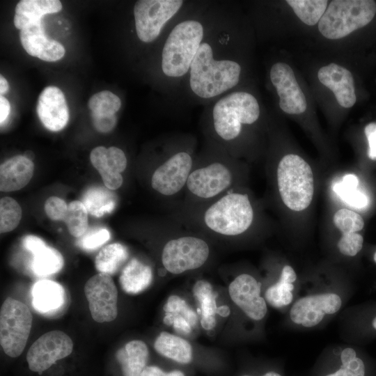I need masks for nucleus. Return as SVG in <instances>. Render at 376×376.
<instances>
[{
    "label": "nucleus",
    "mask_w": 376,
    "mask_h": 376,
    "mask_svg": "<svg viewBox=\"0 0 376 376\" xmlns=\"http://www.w3.org/2000/svg\"><path fill=\"white\" fill-rule=\"evenodd\" d=\"M190 69V87L203 98L217 96L235 86L241 72L240 65L233 61L214 60L206 42L201 44Z\"/></svg>",
    "instance_id": "obj_1"
},
{
    "label": "nucleus",
    "mask_w": 376,
    "mask_h": 376,
    "mask_svg": "<svg viewBox=\"0 0 376 376\" xmlns=\"http://www.w3.org/2000/svg\"><path fill=\"white\" fill-rule=\"evenodd\" d=\"M281 198L290 210L300 212L311 205L314 195V177L310 165L295 154L285 155L277 167Z\"/></svg>",
    "instance_id": "obj_2"
},
{
    "label": "nucleus",
    "mask_w": 376,
    "mask_h": 376,
    "mask_svg": "<svg viewBox=\"0 0 376 376\" xmlns=\"http://www.w3.org/2000/svg\"><path fill=\"white\" fill-rule=\"evenodd\" d=\"M203 36L201 24L185 20L176 25L169 34L163 48L162 68L171 77L185 75L201 45Z\"/></svg>",
    "instance_id": "obj_3"
},
{
    "label": "nucleus",
    "mask_w": 376,
    "mask_h": 376,
    "mask_svg": "<svg viewBox=\"0 0 376 376\" xmlns=\"http://www.w3.org/2000/svg\"><path fill=\"white\" fill-rule=\"evenodd\" d=\"M344 299L336 288H313L296 296L288 309V319L297 327H318L340 311Z\"/></svg>",
    "instance_id": "obj_4"
},
{
    "label": "nucleus",
    "mask_w": 376,
    "mask_h": 376,
    "mask_svg": "<svg viewBox=\"0 0 376 376\" xmlns=\"http://www.w3.org/2000/svg\"><path fill=\"white\" fill-rule=\"evenodd\" d=\"M375 13V1H331L319 21L318 29L328 39H340L367 25Z\"/></svg>",
    "instance_id": "obj_5"
},
{
    "label": "nucleus",
    "mask_w": 376,
    "mask_h": 376,
    "mask_svg": "<svg viewBox=\"0 0 376 376\" xmlns=\"http://www.w3.org/2000/svg\"><path fill=\"white\" fill-rule=\"evenodd\" d=\"M253 210L246 194L230 193L205 212L204 221L212 230L228 236L243 233L251 225Z\"/></svg>",
    "instance_id": "obj_6"
},
{
    "label": "nucleus",
    "mask_w": 376,
    "mask_h": 376,
    "mask_svg": "<svg viewBox=\"0 0 376 376\" xmlns=\"http://www.w3.org/2000/svg\"><path fill=\"white\" fill-rule=\"evenodd\" d=\"M260 115L256 99L246 92L230 93L219 100L213 109L214 127L224 140L235 139L240 133L242 124H252Z\"/></svg>",
    "instance_id": "obj_7"
},
{
    "label": "nucleus",
    "mask_w": 376,
    "mask_h": 376,
    "mask_svg": "<svg viewBox=\"0 0 376 376\" xmlns=\"http://www.w3.org/2000/svg\"><path fill=\"white\" fill-rule=\"evenodd\" d=\"M32 315L23 302L8 297L0 312V343L6 355L17 357L24 351L32 325Z\"/></svg>",
    "instance_id": "obj_8"
},
{
    "label": "nucleus",
    "mask_w": 376,
    "mask_h": 376,
    "mask_svg": "<svg viewBox=\"0 0 376 376\" xmlns=\"http://www.w3.org/2000/svg\"><path fill=\"white\" fill-rule=\"evenodd\" d=\"M311 376H376V362L354 347H340L318 361Z\"/></svg>",
    "instance_id": "obj_9"
},
{
    "label": "nucleus",
    "mask_w": 376,
    "mask_h": 376,
    "mask_svg": "<svg viewBox=\"0 0 376 376\" xmlns=\"http://www.w3.org/2000/svg\"><path fill=\"white\" fill-rule=\"evenodd\" d=\"M209 253V246L202 239L181 237L165 244L162 261L168 272L178 274L200 267L207 260Z\"/></svg>",
    "instance_id": "obj_10"
},
{
    "label": "nucleus",
    "mask_w": 376,
    "mask_h": 376,
    "mask_svg": "<svg viewBox=\"0 0 376 376\" xmlns=\"http://www.w3.org/2000/svg\"><path fill=\"white\" fill-rule=\"evenodd\" d=\"M180 0H140L134 7L138 38L144 42L155 40L162 26L176 14L182 5Z\"/></svg>",
    "instance_id": "obj_11"
},
{
    "label": "nucleus",
    "mask_w": 376,
    "mask_h": 376,
    "mask_svg": "<svg viewBox=\"0 0 376 376\" xmlns=\"http://www.w3.org/2000/svg\"><path fill=\"white\" fill-rule=\"evenodd\" d=\"M84 293L92 318L97 322H109L118 315V290L111 275L98 273L85 283Z\"/></svg>",
    "instance_id": "obj_12"
},
{
    "label": "nucleus",
    "mask_w": 376,
    "mask_h": 376,
    "mask_svg": "<svg viewBox=\"0 0 376 376\" xmlns=\"http://www.w3.org/2000/svg\"><path fill=\"white\" fill-rule=\"evenodd\" d=\"M73 350L70 336L61 331H51L39 337L26 354L29 368L41 374L58 360L65 358Z\"/></svg>",
    "instance_id": "obj_13"
},
{
    "label": "nucleus",
    "mask_w": 376,
    "mask_h": 376,
    "mask_svg": "<svg viewBox=\"0 0 376 376\" xmlns=\"http://www.w3.org/2000/svg\"><path fill=\"white\" fill-rule=\"evenodd\" d=\"M191 167L192 159L187 152L173 155L152 174V187L165 196L178 193L187 184Z\"/></svg>",
    "instance_id": "obj_14"
},
{
    "label": "nucleus",
    "mask_w": 376,
    "mask_h": 376,
    "mask_svg": "<svg viewBox=\"0 0 376 376\" xmlns=\"http://www.w3.org/2000/svg\"><path fill=\"white\" fill-rule=\"evenodd\" d=\"M232 301L250 319L260 321L267 312V301L261 296V283L248 274L237 276L229 285Z\"/></svg>",
    "instance_id": "obj_15"
},
{
    "label": "nucleus",
    "mask_w": 376,
    "mask_h": 376,
    "mask_svg": "<svg viewBox=\"0 0 376 376\" xmlns=\"http://www.w3.org/2000/svg\"><path fill=\"white\" fill-rule=\"evenodd\" d=\"M270 79L279 96V106L285 113L299 114L306 109V100L292 68L286 63L272 65Z\"/></svg>",
    "instance_id": "obj_16"
},
{
    "label": "nucleus",
    "mask_w": 376,
    "mask_h": 376,
    "mask_svg": "<svg viewBox=\"0 0 376 376\" xmlns=\"http://www.w3.org/2000/svg\"><path fill=\"white\" fill-rule=\"evenodd\" d=\"M231 182L230 170L223 164L214 162L191 172L186 185L194 195L209 198L224 191Z\"/></svg>",
    "instance_id": "obj_17"
},
{
    "label": "nucleus",
    "mask_w": 376,
    "mask_h": 376,
    "mask_svg": "<svg viewBox=\"0 0 376 376\" xmlns=\"http://www.w3.org/2000/svg\"><path fill=\"white\" fill-rule=\"evenodd\" d=\"M90 159L107 188L115 190L121 187L123 182L121 173L127 166V158L121 149L98 146L92 150Z\"/></svg>",
    "instance_id": "obj_18"
},
{
    "label": "nucleus",
    "mask_w": 376,
    "mask_h": 376,
    "mask_svg": "<svg viewBox=\"0 0 376 376\" xmlns=\"http://www.w3.org/2000/svg\"><path fill=\"white\" fill-rule=\"evenodd\" d=\"M36 111L43 125L50 131L64 128L69 120V110L65 95L56 86H47L40 94Z\"/></svg>",
    "instance_id": "obj_19"
},
{
    "label": "nucleus",
    "mask_w": 376,
    "mask_h": 376,
    "mask_svg": "<svg viewBox=\"0 0 376 376\" xmlns=\"http://www.w3.org/2000/svg\"><path fill=\"white\" fill-rule=\"evenodd\" d=\"M19 39L25 51L31 56L45 61L60 60L65 53L64 47L45 33L42 20L20 30Z\"/></svg>",
    "instance_id": "obj_20"
},
{
    "label": "nucleus",
    "mask_w": 376,
    "mask_h": 376,
    "mask_svg": "<svg viewBox=\"0 0 376 376\" xmlns=\"http://www.w3.org/2000/svg\"><path fill=\"white\" fill-rule=\"evenodd\" d=\"M318 77L320 81L335 95L338 104L345 108L352 107L356 102L354 79L346 68L331 63L321 68Z\"/></svg>",
    "instance_id": "obj_21"
},
{
    "label": "nucleus",
    "mask_w": 376,
    "mask_h": 376,
    "mask_svg": "<svg viewBox=\"0 0 376 376\" xmlns=\"http://www.w3.org/2000/svg\"><path fill=\"white\" fill-rule=\"evenodd\" d=\"M31 296L35 311L46 316L58 313L66 300L64 288L60 283L48 279L35 283L31 290Z\"/></svg>",
    "instance_id": "obj_22"
},
{
    "label": "nucleus",
    "mask_w": 376,
    "mask_h": 376,
    "mask_svg": "<svg viewBox=\"0 0 376 376\" xmlns=\"http://www.w3.org/2000/svg\"><path fill=\"white\" fill-rule=\"evenodd\" d=\"M34 164L24 155L14 156L1 164L0 190L10 192L25 187L32 178Z\"/></svg>",
    "instance_id": "obj_23"
},
{
    "label": "nucleus",
    "mask_w": 376,
    "mask_h": 376,
    "mask_svg": "<svg viewBox=\"0 0 376 376\" xmlns=\"http://www.w3.org/2000/svg\"><path fill=\"white\" fill-rule=\"evenodd\" d=\"M297 280L295 269L285 265L278 280L266 290L264 295L266 301L275 308H290L296 298Z\"/></svg>",
    "instance_id": "obj_24"
},
{
    "label": "nucleus",
    "mask_w": 376,
    "mask_h": 376,
    "mask_svg": "<svg viewBox=\"0 0 376 376\" xmlns=\"http://www.w3.org/2000/svg\"><path fill=\"white\" fill-rule=\"evenodd\" d=\"M62 4L58 0H22L17 4L14 16L15 26L22 30L28 25L42 20L46 14L61 11Z\"/></svg>",
    "instance_id": "obj_25"
},
{
    "label": "nucleus",
    "mask_w": 376,
    "mask_h": 376,
    "mask_svg": "<svg viewBox=\"0 0 376 376\" xmlns=\"http://www.w3.org/2000/svg\"><path fill=\"white\" fill-rule=\"evenodd\" d=\"M164 324L173 325L178 332L187 334L190 333L191 327L196 324V313L184 299L177 295L169 297L164 306Z\"/></svg>",
    "instance_id": "obj_26"
},
{
    "label": "nucleus",
    "mask_w": 376,
    "mask_h": 376,
    "mask_svg": "<svg viewBox=\"0 0 376 376\" xmlns=\"http://www.w3.org/2000/svg\"><path fill=\"white\" fill-rule=\"evenodd\" d=\"M148 349L144 342L133 340L119 349L116 354L123 376H141L148 360Z\"/></svg>",
    "instance_id": "obj_27"
},
{
    "label": "nucleus",
    "mask_w": 376,
    "mask_h": 376,
    "mask_svg": "<svg viewBox=\"0 0 376 376\" xmlns=\"http://www.w3.org/2000/svg\"><path fill=\"white\" fill-rule=\"evenodd\" d=\"M151 268L139 260L133 258L125 266L119 278L123 290L128 294H138L151 283Z\"/></svg>",
    "instance_id": "obj_28"
},
{
    "label": "nucleus",
    "mask_w": 376,
    "mask_h": 376,
    "mask_svg": "<svg viewBox=\"0 0 376 376\" xmlns=\"http://www.w3.org/2000/svg\"><path fill=\"white\" fill-rule=\"evenodd\" d=\"M154 347L161 355L181 364H188L192 361L191 345L182 338L162 332L155 340Z\"/></svg>",
    "instance_id": "obj_29"
},
{
    "label": "nucleus",
    "mask_w": 376,
    "mask_h": 376,
    "mask_svg": "<svg viewBox=\"0 0 376 376\" xmlns=\"http://www.w3.org/2000/svg\"><path fill=\"white\" fill-rule=\"evenodd\" d=\"M31 253V269L38 276L54 274L63 267L64 260L61 253L56 249L47 246L45 243Z\"/></svg>",
    "instance_id": "obj_30"
},
{
    "label": "nucleus",
    "mask_w": 376,
    "mask_h": 376,
    "mask_svg": "<svg viewBox=\"0 0 376 376\" xmlns=\"http://www.w3.org/2000/svg\"><path fill=\"white\" fill-rule=\"evenodd\" d=\"M116 198V194L107 187H91L84 194L82 203L88 213L100 217L114 210Z\"/></svg>",
    "instance_id": "obj_31"
},
{
    "label": "nucleus",
    "mask_w": 376,
    "mask_h": 376,
    "mask_svg": "<svg viewBox=\"0 0 376 376\" xmlns=\"http://www.w3.org/2000/svg\"><path fill=\"white\" fill-rule=\"evenodd\" d=\"M193 292L198 301L201 311V323L206 330L214 328L216 325L214 314L217 313L216 294L213 292L211 284L204 280L197 281L194 288Z\"/></svg>",
    "instance_id": "obj_32"
},
{
    "label": "nucleus",
    "mask_w": 376,
    "mask_h": 376,
    "mask_svg": "<svg viewBox=\"0 0 376 376\" xmlns=\"http://www.w3.org/2000/svg\"><path fill=\"white\" fill-rule=\"evenodd\" d=\"M128 258L127 248L120 243L104 246L95 257L96 269L100 273L116 274Z\"/></svg>",
    "instance_id": "obj_33"
},
{
    "label": "nucleus",
    "mask_w": 376,
    "mask_h": 376,
    "mask_svg": "<svg viewBox=\"0 0 376 376\" xmlns=\"http://www.w3.org/2000/svg\"><path fill=\"white\" fill-rule=\"evenodd\" d=\"M359 179L354 174H346L334 183L333 190L347 205L357 209L366 207L368 205V196L357 187Z\"/></svg>",
    "instance_id": "obj_34"
},
{
    "label": "nucleus",
    "mask_w": 376,
    "mask_h": 376,
    "mask_svg": "<svg viewBox=\"0 0 376 376\" xmlns=\"http://www.w3.org/2000/svg\"><path fill=\"white\" fill-rule=\"evenodd\" d=\"M297 16L306 24L313 26L325 13L328 1L326 0H288Z\"/></svg>",
    "instance_id": "obj_35"
},
{
    "label": "nucleus",
    "mask_w": 376,
    "mask_h": 376,
    "mask_svg": "<svg viewBox=\"0 0 376 376\" xmlns=\"http://www.w3.org/2000/svg\"><path fill=\"white\" fill-rule=\"evenodd\" d=\"M63 221L72 236L81 237L88 227V211L84 203L79 201L70 202Z\"/></svg>",
    "instance_id": "obj_36"
},
{
    "label": "nucleus",
    "mask_w": 376,
    "mask_h": 376,
    "mask_svg": "<svg viewBox=\"0 0 376 376\" xmlns=\"http://www.w3.org/2000/svg\"><path fill=\"white\" fill-rule=\"evenodd\" d=\"M88 106L91 116H109L115 115L121 107L120 98L109 91L94 94L88 100Z\"/></svg>",
    "instance_id": "obj_37"
},
{
    "label": "nucleus",
    "mask_w": 376,
    "mask_h": 376,
    "mask_svg": "<svg viewBox=\"0 0 376 376\" xmlns=\"http://www.w3.org/2000/svg\"><path fill=\"white\" fill-rule=\"evenodd\" d=\"M22 218V208L13 198L5 196L0 200V231L7 233L14 230Z\"/></svg>",
    "instance_id": "obj_38"
},
{
    "label": "nucleus",
    "mask_w": 376,
    "mask_h": 376,
    "mask_svg": "<svg viewBox=\"0 0 376 376\" xmlns=\"http://www.w3.org/2000/svg\"><path fill=\"white\" fill-rule=\"evenodd\" d=\"M333 222L342 234L358 233L364 226L362 217L346 208L340 209L335 212Z\"/></svg>",
    "instance_id": "obj_39"
},
{
    "label": "nucleus",
    "mask_w": 376,
    "mask_h": 376,
    "mask_svg": "<svg viewBox=\"0 0 376 376\" xmlns=\"http://www.w3.org/2000/svg\"><path fill=\"white\" fill-rule=\"evenodd\" d=\"M110 239V233L106 228H95L86 232L77 241V244L85 251H93Z\"/></svg>",
    "instance_id": "obj_40"
},
{
    "label": "nucleus",
    "mask_w": 376,
    "mask_h": 376,
    "mask_svg": "<svg viewBox=\"0 0 376 376\" xmlns=\"http://www.w3.org/2000/svg\"><path fill=\"white\" fill-rule=\"evenodd\" d=\"M363 237L359 233L342 234L337 246L339 252L346 256L353 257L361 250Z\"/></svg>",
    "instance_id": "obj_41"
},
{
    "label": "nucleus",
    "mask_w": 376,
    "mask_h": 376,
    "mask_svg": "<svg viewBox=\"0 0 376 376\" xmlns=\"http://www.w3.org/2000/svg\"><path fill=\"white\" fill-rule=\"evenodd\" d=\"M68 205L57 196L48 198L45 203L47 217L54 221H63L68 211Z\"/></svg>",
    "instance_id": "obj_42"
},
{
    "label": "nucleus",
    "mask_w": 376,
    "mask_h": 376,
    "mask_svg": "<svg viewBox=\"0 0 376 376\" xmlns=\"http://www.w3.org/2000/svg\"><path fill=\"white\" fill-rule=\"evenodd\" d=\"M95 129L100 132H108L113 129L116 123V115L109 116H92Z\"/></svg>",
    "instance_id": "obj_43"
},
{
    "label": "nucleus",
    "mask_w": 376,
    "mask_h": 376,
    "mask_svg": "<svg viewBox=\"0 0 376 376\" xmlns=\"http://www.w3.org/2000/svg\"><path fill=\"white\" fill-rule=\"evenodd\" d=\"M368 142V155L370 159H376V123L368 124L364 130Z\"/></svg>",
    "instance_id": "obj_44"
},
{
    "label": "nucleus",
    "mask_w": 376,
    "mask_h": 376,
    "mask_svg": "<svg viewBox=\"0 0 376 376\" xmlns=\"http://www.w3.org/2000/svg\"><path fill=\"white\" fill-rule=\"evenodd\" d=\"M141 376H185V374L178 370L165 372L157 366H148L143 369Z\"/></svg>",
    "instance_id": "obj_45"
},
{
    "label": "nucleus",
    "mask_w": 376,
    "mask_h": 376,
    "mask_svg": "<svg viewBox=\"0 0 376 376\" xmlns=\"http://www.w3.org/2000/svg\"><path fill=\"white\" fill-rule=\"evenodd\" d=\"M10 110V106L8 100L0 96V123L2 125L7 119Z\"/></svg>",
    "instance_id": "obj_46"
},
{
    "label": "nucleus",
    "mask_w": 376,
    "mask_h": 376,
    "mask_svg": "<svg viewBox=\"0 0 376 376\" xmlns=\"http://www.w3.org/2000/svg\"><path fill=\"white\" fill-rule=\"evenodd\" d=\"M240 376H284V375L282 371H280L278 369H270L258 375L244 374Z\"/></svg>",
    "instance_id": "obj_47"
},
{
    "label": "nucleus",
    "mask_w": 376,
    "mask_h": 376,
    "mask_svg": "<svg viewBox=\"0 0 376 376\" xmlns=\"http://www.w3.org/2000/svg\"><path fill=\"white\" fill-rule=\"evenodd\" d=\"M9 88V85L7 80L3 75L0 76V94L2 95L6 93Z\"/></svg>",
    "instance_id": "obj_48"
},
{
    "label": "nucleus",
    "mask_w": 376,
    "mask_h": 376,
    "mask_svg": "<svg viewBox=\"0 0 376 376\" xmlns=\"http://www.w3.org/2000/svg\"><path fill=\"white\" fill-rule=\"evenodd\" d=\"M217 313L222 316H227L230 313V309L226 306H221L217 308Z\"/></svg>",
    "instance_id": "obj_49"
},
{
    "label": "nucleus",
    "mask_w": 376,
    "mask_h": 376,
    "mask_svg": "<svg viewBox=\"0 0 376 376\" xmlns=\"http://www.w3.org/2000/svg\"><path fill=\"white\" fill-rule=\"evenodd\" d=\"M370 328L374 334H376V313L370 320Z\"/></svg>",
    "instance_id": "obj_50"
},
{
    "label": "nucleus",
    "mask_w": 376,
    "mask_h": 376,
    "mask_svg": "<svg viewBox=\"0 0 376 376\" xmlns=\"http://www.w3.org/2000/svg\"><path fill=\"white\" fill-rule=\"evenodd\" d=\"M373 260L376 263V251H375V253L373 255Z\"/></svg>",
    "instance_id": "obj_51"
}]
</instances>
